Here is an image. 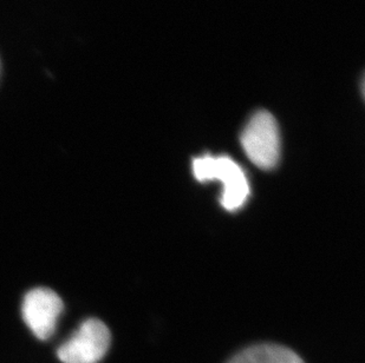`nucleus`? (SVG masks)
Here are the masks:
<instances>
[{
  "label": "nucleus",
  "instance_id": "nucleus-3",
  "mask_svg": "<svg viewBox=\"0 0 365 363\" xmlns=\"http://www.w3.org/2000/svg\"><path fill=\"white\" fill-rule=\"evenodd\" d=\"M110 341V332L102 321L86 320L77 332L59 347L57 357L63 363L100 362L106 357Z\"/></svg>",
  "mask_w": 365,
  "mask_h": 363
},
{
  "label": "nucleus",
  "instance_id": "nucleus-4",
  "mask_svg": "<svg viewBox=\"0 0 365 363\" xmlns=\"http://www.w3.org/2000/svg\"><path fill=\"white\" fill-rule=\"evenodd\" d=\"M63 309V301L55 291L48 288H36L25 295L21 314L34 335L45 341L53 335Z\"/></svg>",
  "mask_w": 365,
  "mask_h": 363
},
{
  "label": "nucleus",
  "instance_id": "nucleus-1",
  "mask_svg": "<svg viewBox=\"0 0 365 363\" xmlns=\"http://www.w3.org/2000/svg\"><path fill=\"white\" fill-rule=\"evenodd\" d=\"M194 177L199 182L219 181L222 185L220 203L228 211L244 206L250 196L247 176L242 167L227 156L203 154L192 164Z\"/></svg>",
  "mask_w": 365,
  "mask_h": 363
},
{
  "label": "nucleus",
  "instance_id": "nucleus-2",
  "mask_svg": "<svg viewBox=\"0 0 365 363\" xmlns=\"http://www.w3.org/2000/svg\"><path fill=\"white\" fill-rule=\"evenodd\" d=\"M242 147L248 159L264 170L273 169L280 158V131L276 118L269 111H258L242 130Z\"/></svg>",
  "mask_w": 365,
  "mask_h": 363
},
{
  "label": "nucleus",
  "instance_id": "nucleus-5",
  "mask_svg": "<svg viewBox=\"0 0 365 363\" xmlns=\"http://www.w3.org/2000/svg\"><path fill=\"white\" fill-rule=\"evenodd\" d=\"M228 363H304V361L286 347L257 344L237 354Z\"/></svg>",
  "mask_w": 365,
  "mask_h": 363
}]
</instances>
